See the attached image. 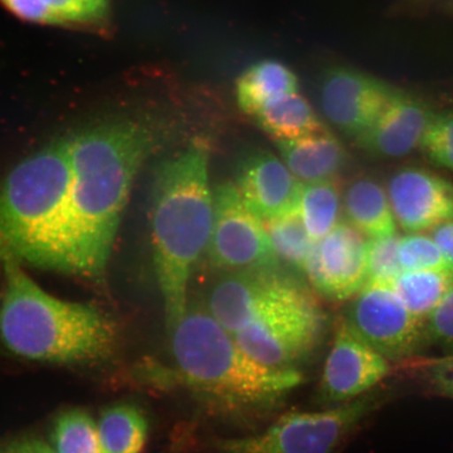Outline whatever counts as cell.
<instances>
[{
	"label": "cell",
	"instance_id": "cell-6",
	"mask_svg": "<svg viewBox=\"0 0 453 453\" xmlns=\"http://www.w3.org/2000/svg\"><path fill=\"white\" fill-rule=\"evenodd\" d=\"M326 327V317L319 302L296 282L234 337L258 364L275 370H297L319 347Z\"/></svg>",
	"mask_w": 453,
	"mask_h": 453
},
{
	"label": "cell",
	"instance_id": "cell-18",
	"mask_svg": "<svg viewBox=\"0 0 453 453\" xmlns=\"http://www.w3.org/2000/svg\"><path fill=\"white\" fill-rule=\"evenodd\" d=\"M347 222L368 239L396 235V220L388 191L370 178L353 180L343 191Z\"/></svg>",
	"mask_w": 453,
	"mask_h": 453
},
{
	"label": "cell",
	"instance_id": "cell-17",
	"mask_svg": "<svg viewBox=\"0 0 453 453\" xmlns=\"http://www.w3.org/2000/svg\"><path fill=\"white\" fill-rule=\"evenodd\" d=\"M283 162L303 184L338 178L347 151L327 129L293 140L275 141Z\"/></svg>",
	"mask_w": 453,
	"mask_h": 453
},
{
	"label": "cell",
	"instance_id": "cell-9",
	"mask_svg": "<svg viewBox=\"0 0 453 453\" xmlns=\"http://www.w3.org/2000/svg\"><path fill=\"white\" fill-rule=\"evenodd\" d=\"M343 319L362 342L390 364L415 358L429 342L426 321L413 315L390 287L362 288Z\"/></svg>",
	"mask_w": 453,
	"mask_h": 453
},
{
	"label": "cell",
	"instance_id": "cell-32",
	"mask_svg": "<svg viewBox=\"0 0 453 453\" xmlns=\"http://www.w3.org/2000/svg\"><path fill=\"white\" fill-rule=\"evenodd\" d=\"M432 237L443 254L449 269L453 272V220L435 226Z\"/></svg>",
	"mask_w": 453,
	"mask_h": 453
},
{
	"label": "cell",
	"instance_id": "cell-7",
	"mask_svg": "<svg viewBox=\"0 0 453 453\" xmlns=\"http://www.w3.org/2000/svg\"><path fill=\"white\" fill-rule=\"evenodd\" d=\"M377 403L370 395L320 411L283 415L264 432L220 439L215 453H333Z\"/></svg>",
	"mask_w": 453,
	"mask_h": 453
},
{
	"label": "cell",
	"instance_id": "cell-26",
	"mask_svg": "<svg viewBox=\"0 0 453 453\" xmlns=\"http://www.w3.org/2000/svg\"><path fill=\"white\" fill-rule=\"evenodd\" d=\"M399 242L398 235L368 239L366 286L392 288L395 280L403 273L399 257Z\"/></svg>",
	"mask_w": 453,
	"mask_h": 453
},
{
	"label": "cell",
	"instance_id": "cell-34",
	"mask_svg": "<svg viewBox=\"0 0 453 453\" xmlns=\"http://www.w3.org/2000/svg\"><path fill=\"white\" fill-rule=\"evenodd\" d=\"M0 453H38L34 440H25L5 447Z\"/></svg>",
	"mask_w": 453,
	"mask_h": 453
},
{
	"label": "cell",
	"instance_id": "cell-14",
	"mask_svg": "<svg viewBox=\"0 0 453 453\" xmlns=\"http://www.w3.org/2000/svg\"><path fill=\"white\" fill-rule=\"evenodd\" d=\"M388 195L396 224L410 234L453 220V184L429 170H399L389 180Z\"/></svg>",
	"mask_w": 453,
	"mask_h": 453
},
{
	"label": "cell",
	"instance_id": "cell-22",
	"mask_svg": "<svg viewBox=\"0 0 453 453\" xmlns=\"http://www.w3.org/2000/svg\"><path fill=\"white\" fill-rule=\"evenodd\" d=\"M298 208L311 241L324 239L342 218L343 194L339 179L303 184Z\"/></svg>",
	"mask_w": 453,
	"mask_h": 453
},
{
	"label": "cell",
	"instance_id": "cell-4",
	"mask_svg": "<svg viewBox=\"0 0 453 453\" xmlns=\"http://www.w3.org/2000/svg\"><path fill=\"white\" fill-rule=\"evenodd\" d=\"M0 268V342L11 353L54 365L94 364L115 354V325L100 311L50 296L17 260Z\"/></svg>",
	"mask_w": 453,
	"mask_h": 453
},
{
	"label": "cell",
	"instance_id": "cell-5",
	"mask_svg": "<svg viewBox=\"0 0 453 453\" xmlns=\"http://www.w3.org/2000/svg\"><path fill=\"white\" fill-rule=\"evenodd\" d=\"M71 183L70 139L20 161L0 183V267L7 260L48 268Z\"/></svg>",
	"mask_w": 453,
	"mask_h": 453
},
{
	"label": "cell",
	"instance_id": "cell-19",
	"mask_svg": "<svg viewBox=\"0 0 453 453\" xmlns=\"http://www.w3.org/2000/svg\"><path fill=\"white\" fill-rule=\"evenodd\" d=\"M299 93V81L290 67L281 62L265 59L257 62L237 79V105L248 116L282 96Z\"/></svg>",
	"mask_w": 453,
	"mask_h": 453
},
{
	"label": "cell",
	"instance_id": "cell-31",
	"mask_svg": "<svg viewBox=\"0 0 453 453\" xmlns=\"http://www.w3.org/2000/svg\"><path fill=\"white\" fill-rule=\"evenodd\" d=\"M3 3L22 19L36 24L54 25L53 17L42 0H3Z\"/></svg>",
	"mask_w": 453,
	"mask_h": 453
},
{
	"label": "cell",
	"instance_id": "cell-23",
	"mask_svg": "<svg viewBox=\"0 0 453 453\" xmlns=\"http://www.w3.org/2000/svg\"><path fill=\"white\" fill-rule=\"evenodd\" d=\"M453 287V272L405 271L393 283V291L413 315L427 322Z\"/></svg>",
	"mask_w": 453,
	"mask_h": 453
},
{
	"label": "cell",
	"instance_id": "cell-30",
	"mask_svg": "<svg viewBox=\"0 0 453 453\" xmlns=\"http://www.w3.org/2000/svg\"><path fill=\"white\" fill-rule=\"evenodd\" d=\"M418 370L435 392L453 399V355L418 359Z\"/></svg>",
	"mask_w": 453,
	"mask_h": 453
},
{
	"label": "cell",
	"instance_id": "cell-25",
	"mask_svg": "<svg viewBox=\"0 0 453 453\" xmlns=\"http://www.w3.org/2000/svg\"><path fill=\"white\" fill-rule=\"evenodd\" d=\"M50 441L56 453H104L98 424L82 410L61 412L53 424Z\"/></svg>",
	"mask_w": 453,
	"mask_h": 453
},
{
	"label": "cell",
	"instance_id": "cell-21",
	"mask_svg": "<svg viewBox=\"0 0 453 453\" xmlns=\"http://www.w3.org/2000/svg\"><path fill=\"white\" fill-rule=\"evenodd\" d=\"M97 424L104 453H141L149 438V422L133 404L107 407Z\"/></svg>",
	"mask_w": 453,
	"mask_h": 453
},
{
	"label": "cell",
	"instance_id": "cell-35",
	"mask_svg": "<svg viewBox=\"0 0 453 453\" xmlns=\"http://www.w3.org/2000/svg\"><path fill=\"white\" fill-rule=\"evenodd\" d=\"M34 443H35L38 453H56L50 447L41 441L34 440Z\"/></svg>",
	"mask_w": 453,
	"mask_h": 453
},
{
	"label": "cell",
	"instance_id": "cell-28",
	"mask_svg": "<svg viewBox=\"0 0 453 453\" xmlns=\"http://www.w3.org/2000/svg\"><path fill=\"white\" fill-rule=\"evenodd\" d=\"M421 147L435 165L453 172V112L435 113Z\"/></svg>",
	"mask_w": 453,
	"mask_h": 453
},
{
	"label": "cell",
	"instance_id": "cell-24",
	"mask_svg": "<svg viewBox=\"0 0 453 453\" xmlns=\"http://www.w3.org/2000/svg\"><path fill=\"white\" fill-rule=\"evenodd\" d=\"M263 223L277 258L303 272L313 241L298 205L285 213L263 219Z\"/></svg>",
	"mask_w": 453,
	"mask_h": 453
},
{
	"label": "cell",
	"instance_id": "cell-27",
	"mask_svg": "<svg viewBox=\"0 0 453 453\" xmlns=\"http://www.w3.org/2000/svg\"><path fill=\"white\" fill-rule=\"evenodd\" d=\"M399 257L404 272L449 270L433 237L421 234L400 237Z\"/></svg>",
	"mask_w": 453,
	"mask_h": 453
},
{
	"label": "cell",
	"instance_id": "cell-15",
	"mask_svg": "<svg viewBox=\"0 0 453 453\" xmlns=\"http://www.w3.org/2000/svg\"><path fill=\"white\" fill-rule=\"evenodd\" d=\"M435 112L417 96L395 89L372 127L356 139L371 154L400 157L421 146Z\"/></svg>",
	"mask_w": 453,
	"mask_h": 453
},
{
	"label": "cell",
	"instance_id": "cell-20",
	"mask_svg": "<svg viewBox=\"0 0 453 453\" xmlns=\"http://www.w3.org/2000/svg\"><path fill=\"white\" fill-rule=\"evenodd\" d=\"M252 118L275 141L302 138L326 129L309 101L299 93L270 101Z\"/></svg>",
	"mask_w": 453,
	"mask_h": 453
},
{
	"label": "cell",
	"instance_id": "cell-12",
	"mask_svg": "<svg viewBox=\"0 0 453 453\" xmlns=\"http://www.w3.org/2000/svg\"><path fill=\"white\" fill-rule=\"evenodd\" d=\"M395 92L380 79L347 66L327 69L319 84L322 112L340 132L355 139L372 127Z\"/></svg>",
	"mask_w": 453,
	"mask_h": 453
},
{
	"label": "cell",
	"instance_id": "cell-13",
	"mask_svg": "<svg viewBox=\"0 0 453 453\" xmlns=\"http://www.w3.org/2000/svg\"><path fill=\"white\" fill-rule=\"evenodd\" d=\"M296 282L279 268L229 272L214 283L206 305L234 335Z\"/></svg>",
	"mask_w": 453,
	"mask_h": 453
},
{
	"label": "cell",
	"instance_id": "cell-2",
	"mask_svg": "<svg viewBox=\"0 0 453 453\" xmlns=\"http://www.w3.org/2000/svg\"><path fill=\"white\" fill-rule=\"evenodd\" d=\"M167 328L180 380L203 403L226 415L273 409L303 383L297 370H275L243 352L206 304H188Z\"/></svg>",
	"mask_w": 453,
	"mask_h": 453
},
{
	"label": "cell",
	"instance_id": "cell-1",
	"mask_svg": "<svg viewBox=\"0 0 453 453\" xmlns=\"http://www.w3.org/2000/svg\"><path fill=\"white\" fill-rule=\"evenodd\" d=\"M69 139L71 183L48 268L100 279L134 180L157 144V132L150 123L122 119Z\"/></svg>",
	"mask_w": 453,
	"mask_h": 453
},
{
	"label": "cell",
	"instance_id": "cell-29",
	"mask_svg": "<svg viewBox=\"0 0 453 453\" xmlns=\"http://www.w3.org/2000/svg\"><path fill=\"white\" fill-rule=\"evenodd\" d=\"M426 326L429 342L453 349V287L429 316Z\"/></svg>",
	"mask_w": 453,
	"mask_h": 453
},
{
	"label": "cell",
	"instance_id": "cell-16",
	"mask_svg": "<svg viewBox=\"0 0 453 453\" xmlns=\"http://www.w3.org/2000/svg\"><path fill=\"white\" fill-rule=\"evenodd\" d=\"M235 186L249 208L267 219L298 205L303 183L279 157L255 151L240 164Z\"/></svg>",
	"mask_w": 453,
	"mask_h": 453
},
{
	"label": "cell",
	"instance_id": "cell-10",
	"mask_svg": "<svg viewBox=\"0 0 453 453\" xmlns=\"http://www.w3.org/2000/svg\"><path fill=\"white\" fill-rule=\"evenodd\" d=\"M303 272L311 287L330 302L353 299L367 281V241L352 225L340 222L313 242Z\"/></svg>",
	"mask_w": 453,
	"mask_h": 453
},
{
	"label": "cell",
	"instance_id": "cell-3",
	"mask_svg": "<svg viewBox=\"0 0 453 453\" xmlns=\"http://www.w3.org/2000/svg\"><path fill=\"white\" fill-rule=\"evenodd\" d=\"M208 165V145L195 140L157 167L152 183V257L167 326L188 307L191 272L211 240L213 192Z\"/></svg>",
	"mask_w": 453,
	"mask_h": 453
},
{
	"label": "cell",
	"instance_id": "cell-33",
	"mask_svg": "<svg viewBox=\"0 0 453 453\" xmlns=\"http://www.w3.org/2000/svg\"><path fill=\"white\" fill-rule=\"evenodd\" d=\"M81 9L88 22L98 21L106 15L109 4L107 0H73Z\"/></svg>",
	"mask_w": 453,
	"mask_h": 453
},
{
	"label": "cell",
	"instance_id": "cell-8",
	"mask_svg": "<svg viewBox=\"0 0 453 453\" xmlns=\"http://www.w3.org/2000/svg\"><path fill=\"white\" fill-rule=\"evenodd\" d=\"M206 252L212 267L226 273L277 269L280 265L263 219L230 182L213 190V224Z\"/></svg>",
	"mask_w": 453,
	"mask_h": 453
},
{
	"label": "cell",
	"instance_id": "cell-11",
	"mask_svg": "<svg viewBox=\"0 0 453 453\" xmlns=\"http://www.w3.org/2000/svg\"><path fill=\"white\" fill-rule=\"evenodd\" d=\"M390 370V362L342 319L321 373L317 402L328 409L358 399L384 380Z\"/></svg>",
	"mask_w": 453,
	"mask_h": 453
}]
</instances>
